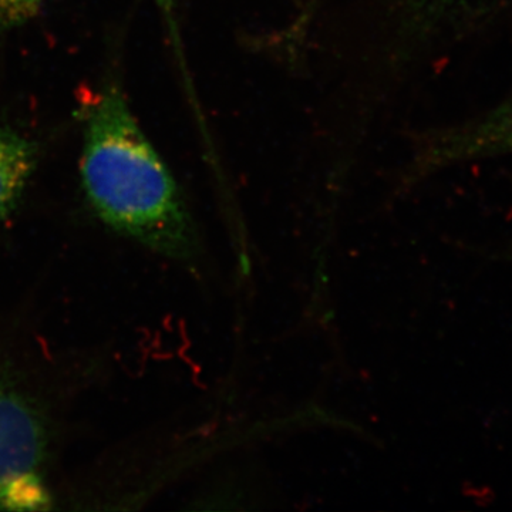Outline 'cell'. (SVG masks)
Instances as JSON below:
<instances>
[{
	"label": "cell",
	"instance_id": "3",
	"mask_svg": "<svg viewBox=\"0 0 512 512\" xmlns=\"http://www.w3.org/2000/svg\"><path fill=\"white\" fill-rule=\"evenodd\" d=\"M512 156V92L458 126L423 137L412 165L416 177L464 161Z\"/></svg>",
	"mask_w": 512,
	"mask_h": 512
},
{
	"label": "cell",
	"instance_id": "6",
	"mask_svg": "<svg viewBox=\"0 0 512 512\" xmlns=\"http://www.w3.org/2000/svg\"><path fill=\"white\" fill-rule=\"evenodd\" d=\"M467 0H417L416 18L423 25H433L437 19L443 18L451 9L463 5Z\"/></svg>",
	"mask_w": 512,
	"mask_h": 512
},
{
	"label": "cell",
	"instance_id": "1",
	"mask_svg": "<svg viewBox=\"0 0 512 512\" xmlns=\"http://www.w3.org/2000/svg\"><path fill=\"white\" fill-rule=\"evenodd\" d=\"M80 174L107 227L164 258L190 268L202 264L200 229L183 191L116 84L84 110Z\"/></svg>",
	"mask_w": 512,
	"mask_h": 512
},
{
	"label": "cell",
	"instance_id": "2",
	"mask_svg": "<svg viewBox=\"0 0 512 512\" xmlns=\"http://www.w3.org/2000/svg\"><path fill=\"white\" fill-rule=\"evenodd\" d=\"M50 446L45 404L15 366L0 360V511L53 508L46 478Z\"/></svg>",
	"mask_w": 512,
	"mask_h": 512
},
{
	"label": "cell",
	"instance_id": "5",
	"mask_svg": "<svg viewBox=\"0 0 512 512\" xmlns=\"http://www.w3.org/2000/svg\"><path fill=\"white\" fill-rule=\"evenodd\" d=\"M45 3L46 0H0V30L26 25Z\"/></svg>",
	"mask_w": 512,
	"mask_h": 512
},
{
	"label": "cell",
	"instance_id": "7",
	"mask_svg": "<svg viewBox=\"0 0 512 512\" xmlns=\"http://www.w3.org/2000/svg\"><path fill=\"white\" fill-rule=\"evenodd\" d=\"M157 8L160 9L161 15L164 16L165 22L170 26L171 33L174 37L177 36V30H175V9H177L178 0H154Z\"/></svg>",
	"mask_w": 512,
	"mask_h": 512
},
{
	"label": "cell",
	"instance_id": "4",
	"mask_svg": "<svg viewBox=\"0 0 512 512\" xmlns=\"http://www.w3.org/2000/svg\"><path fill=\"white\" fill-rule=\"evenodd\" d=\"M36 163V144L13 128L0 126V225L19 207Z\"/></svg>",
	"mask_w": 512,
	"mask_h": 512
}]
</instances>
